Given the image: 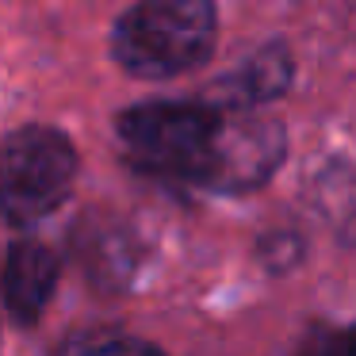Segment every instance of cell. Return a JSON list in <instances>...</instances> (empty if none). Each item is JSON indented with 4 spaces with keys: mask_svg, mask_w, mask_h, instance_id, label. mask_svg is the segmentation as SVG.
I'll use <instances>...</instances> for the list:
<instances>
[{
    "mask_svg": "<svg viewBox=\"0 0 356 356\" xmlns=\"http://www.w3.org/2000/svg\"><path fill=\"white\" fill-rule=\"evenodd\" d=\"M215 47L211 0H138L111 31L115 62L131 77L165 81L207 62Z\"/></svg>",
    "mask_w": 356,
    "mask_h": 356,
    "instance_id": "cell-1",
    "label": "cell"
},
{
    "mask_svg": "<svg viewBox=\"0 0 356 356\" xmlns=\"http://www.w3.org/2000/svg\"><path fill=\"white\" fill-rule=\"evenodd\" d=\"M58 287V257L42 241H16L0 264V299L12 322L31 325L42 318Z\"/></svg>",
    "mask_w": 356,
    "mask_h": 356,
    "instance_id": "cell-5",
    "label": "cell"
},
{
    "mask_svg": "<svg viewBox=\"0 0 356 356\" xmlns=\"http://www.w3.org/2000/svg\"><path fill=\"white\" fill-rule=\"evenodd\" d=\"M222 111V108H218ZM284 161V127L253 111H222L192 172V184L211 192H253Z\"/></svg>",
    "mask_w": 356,
    "mask_h": 356,
    "instance_id": "cell-4",
    "label": "cell"
},
{
    "mask_svg": "<svg viewBox=\"0 0 356 356\" xmlns=\"http://www.w3.org/2000/svg\"><path fill=\"white\" fill-rule=\"evenodd\" d=\"M77 149L54 127H24L0 146V218L35 226L70 195Z\"/></svg>",
    "mask_w": 356,
    "mask_h": 356,
    "instance_id": "cell-2",
    "label": "cell"
},
{
    "mask_svg": "<svg viewBox=\"0 0 356 356\" xmlns=\"http://www.w3.org/2000/svg\"><path fill=\"white\" fill-rule=\"evenodd\" d=\"M218 115L211 104H138L119 115V138L134 165L192 180Z\"/></svg>",
    "mask_w": 356,
    "mask_h": 356,
    "instance_id": "cell-3",
    "label": "cell"
},
{
    "mask_svg": "<svg viewBox=\"0 0 356 356\" xmlns=\"http://www.w3.org/2000/svg\"><path fill=\"white\" fill-rule=\"evenodd\" d=\"M58 356H165V353L157 345H149V341H134V337H92L85 345L73 341Z\"/></svg>",
    "mask_w": 356,
    "mask_h": 356,
    "instance_id": "cell-7",
    "label": "cell"
},
{
    "mask_svg": "<svg viewBox=\"0 0 356 356\" xmlns=\"http://www.w3.org/2000/svg\"><path fill=\"white\" fill-rule=\"evenodd\" d=\"M287 81H291V58L280 47L261 50L230 81H222V111H245L253 104L272 100L287 88Z\"/></svg>",
    "mask_w": 356,
    "mask_h": 356,
    "instance_id": "cell-6",
    "label": "cell"
},
{
    "mask_svg": "<svg viewBox=\"0 0 356 356\" xmlns=\"http://www.w3.org/2000/svg\"><path fill=\"white\" fill-rule=\"evenodd\" d=\"M337 356H356V330H353V333H341Z\"/></svg>",
    "mask_w": 356,
    "mask_h": 356,
    "instance_id": "cell-8",
    "label": "cell"
}]
</instances>
